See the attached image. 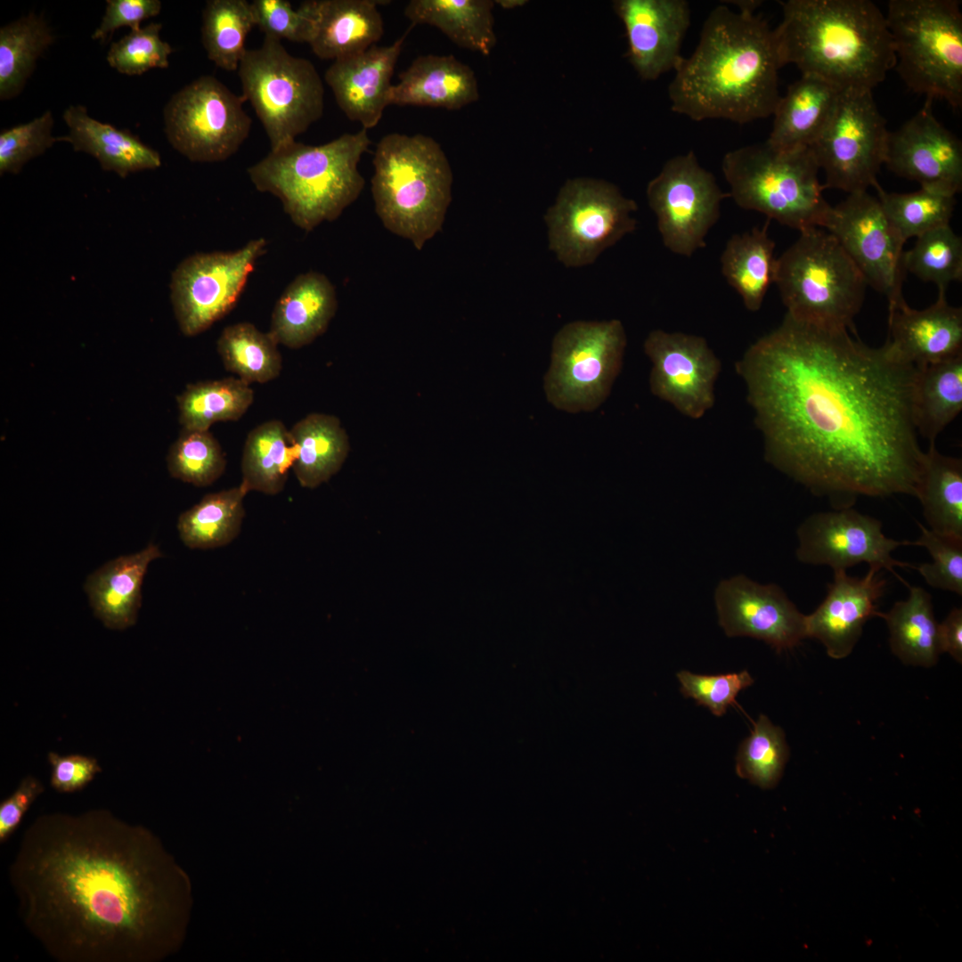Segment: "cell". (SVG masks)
<instances>
[{"instance_id": "obj_1", "label": "cell", "mask_w": 962, "mask_h": 962, "mask_svg": "<svg viewBox=\"0 0 962 962\" xmlns=\"http://www.w3.org/2000/svg\"><path fill=\"white\" fill-rule=\"evenodd\" d=\"M785 315L735 363L764 458L815 495L915 496L924 452L912 398L917 368L885 342Z\"/></svg>"}, {"instance_id": "obj_2", "label": "cell", "mask_w": 962, "mask_h": 962, "mask_svg": "<svg viewBox=\"0 0 962 962\" xmlns=\"http://www.w3.org/2000/svg\"><path fill=\"white\" fill-rule=\"evenodd\" d=\"M153 837L103 809L38 816L9 868L19 916L60 962H149L165 901Z\"/></svg>"}, {"instance_id": "obj_3", "label": "cell", "mask_w": 962, "mask_h": 962, "mask_svg": "<svg viewBox=\"0 0 962 962\" xmlns=\"http://www.w3.org/2000/svg\"><path fill=\"white\" fill-rule=\"evenodd\" d=\"M782 68L773 29L762 17L721 4L706 17L694 52L668 86L673 112L694 121L746 124L771 116Z\"/></svg>"}, {"instance_id": "obj_4", "label": "cell", "mask_w": 962, "mask_h": 962, "mask_svg": "<svg viewBox=\"0 0 962 962\" xmlns=\"http://www.w3.org/2000/svg\"><path fill=\"white\" fill-rule=\"evenodd\" d=\"M773 29L781 67L841 92L873 91L895 66L885 15L869 0H787Z\"/></svg>"}, {"instance_id": "obj_5", "label": "cell", "mask_w": 962, "mask_h": 962, "mask_svg": "<svg viewBox=\"0 0 962 962\" xmlns=\"http://www.w3.org/2000/svg\"><path fill=\"white\" fill-rule=\"evenodd\" d=\"M371 144L366 129L321 145L296 140L248 168L256 189L277 197L295 225L310 232L336 220L363 190L358 170Z\"/></svg>"}, {"instance_id": "obj_6", "label": "cell", "mask_w": 962, "mask_h": 962, "mask_svg": "<svg viewBox=\"0 0 962 962\" xmlns=\"http://www.w3.org/2000/svg\"><path fill=\"white\" fill-rule=\"evenodd\" d=\"M371 193L383 226L417 250L441 231L452 201V172L432 137L390 133L373 157Z\"/></svg>"}, {"instance_id": "obj_7", "label": "cell", "mask_w": 962, "mask_h": 962, "mask_svg": "<svg viewBox=\"0 0 962 962\" xmlns=\"http://www.w3.org/2000/svg\"><path fill=\"white\" fill-rule=\"evenodd\" d=\"M774 283L788 317L814 327L855 333L854 318L868 286L862 273L826 229L800 232L777 258Z\"/></svg>"}, {"instance_id": "obj_8", "label": "cell", "mask_w": 962, "mask_h": 962, "mask_svg": "<svg viewBox=\"0 0 962 962\" xmlns=\"http://www.w3.org/2000/svg\"><path fill=\"white\" fill-rule=\"evenodd\" d=\"M722 171L740 208L800 232L824 227L831 205L811 148L781 151L766 141L742 146L724 155Z\"/></svg>"}, {"instance_id": "obj_9", "label": "cell", "mask_w": 962, "mask_h": 962, "mask_svg": "<svg viewBox=\"0 0 962 962\" xmlns=\"http://www.w3.org/2000/svg\"><path fill=\"white\" fill-rule=\"evenodd\" d=\"M885 15L899 76L925 100L962 106V12L958 0H890Z\"/></svg>"}, {"instance_id": "obj_10", "label": "cell", "mask_w": 962, "mask_h": 962, "mask_svg": "<svg viewBox=\"0 0 962 962\" xmlns=\"http://www.w3.org/2000/svg\"><path fill=\"white\" fill-rule=\"evenodd\" d=\"M242 96L254 108L275 151L306 132L323 113L324 87L314 65L265 36L238 68Z\"/></svg>"}, {"instance_id": "obj_11", "label": "cell", "mask_w": 962, "mask_h": 962, "mask_svg": "<svg viewBox=\"0 0 962 962\" xmlns=\"http://www.w3.org/2000/svg\"><path fill=\"white\" fill-rule=\"evenodd\" d=\"M626 343L619 320L565 325L554 338L544 377L548 401L572 413L595 410L621 371Z\"/></svg>"}, {"instance_id": "obj_12", "label": "cell", "mask_w": 962, "mask_h": 962, "mask_svg": "<svg viewBox=\"0 0 962 962\" xmlns=\"http://www.w3.org/2000/svg\"><path fill=\"white\" fill-rule=\"evenodd\" d=\"M637 203L613 183L568 180L545 216L549 247L568 267L593 263L606 249L636 228Z\"/></svg>"}, {"instance_id": "obj_13", "label": "cell", "mask_w": 962, "mask_h": 962, "mask_svg": "<svg viewBox=\"0 0 962 962\" xmlns=\"http://www.w3.org/2000/svg\"><path fill=\"white\" fill-rule=\"evenodd\" d=\"M245 102L216 77L200 76L176 92L164 108L168 143L193 162L227 159L250 131Z\"/></svg>"}, {"instance_id": "obj_14", "label": "cell", "mask_w": 962, "mask_h": 962, "mask_svg": "<svg viewBox=\"0 0 962 962\" xmlns=\"http://www.w3.org/2000/svg\"><path fill=\"white\" fill-rule=\"evenodd\" d=\"M888 134L872 91L842 92L832 118L811 147L825 174L824 189L851 194L879 184Z\"/></svg>"}, {"instance_id": "obj_15", "label": "cell", "mask_w": 962, "mask_h": 962, "mask_svg": "<svg viewBox=\"0 0 962 962\" xmlns=\"http://www.w3.org/2000/svg\"><path fill=\"white\" fill-rule=\"evenodd\" d=\"M727 196L693 151L668 159L647 186L648 202L664 247L684 257L705 246Z\"/></svg>"}, {"instance_id": "obj_16", "label": "cell", "mask_w": 962, "mask_h": 962, "mask_svg": "<svg viewBox=\"0 0 962 962\" xmlns=\"http://www.w3.org/2000/svg\"><path fill=\"white\" fill-rule=\"evenodd\" d=\"M266 245L259 238L235 251L197 253L175 267L170 298L183 335L205 331L234 307Z\"/></svg>"}, {"instance_id": "obj_17", "label": "cell", "mask_w": 962, "mask_h": 962, "mask_svg": "<svg viewBox=\"0 0 962 962\" xmlns=\"http://www.w3.org/2000/svg\"><path fill=\"white\" fill-rule=\"evenodd\" d=\"M823 228L837 240L867 284L886 297L889 309L905 301L906 241L887 218L877 197L868 192L848 194L831 206Z\"/></svg>"}, {"instance_id": "obj_18", "label": "cell", "mask_w": 962, "mask_h": 962, "mask_svg": "<svg viewBox=\"0 0 962 962\" xmlns=\"http://www.w3.org/2000/svg\"><path fill=\"white\" fill-rule=\"evenodd\" d=\"M796 534L795 554L802 563L827 566L834 571H846L867 563L889 571L907 587L909 585L894 568L915 566L895 559L893 551L912 542L887 537L881 521L852 507L813 513L799 526Z\"/></svg>"}, {"instance_id": "obj_19", "label": "cell", "mask_w": 962, "mask_h": 962, "mask_svg": "<svg viewBox=\"0 0 962 962\" xmlns=\"http://www.w3.org/2000/svg\"><path fill=\"white\" fill-rule=\"evenodd\" d=\"M643 348L652 363L648 383L655 396L691 420L714 406L722 363L705 338L657 329Z\"/></svg>"}, {"instance_id": "obj_20", "label": "cell", "mask_w": 962, "mask_h": 962, "mask_svg": "<svg viewBox=\"0 0 962 962\" xmlns=\"http://www.w3.org/2000/svg\"><path fill=\"white\" fill-rule=\"evenodd\" d=\"M714 601L719 624L729 637L761 640L778 652L806 638L805 616L775 583L736 575L717 585Z\"/></svg>"}, {"instance_id": "obj_21", "label": "cell", "mask_w": 962, "mask_h": 962, "mask_svg": "<svg viewBox=\"0 0 962 962\" xmlns=\"http://www.w3.org/2000/svg\"><path fill=\"white\" fill-rule=\"evenodd\" d=\"M932 103L925 100L914 116L889 132L884 165L920 187L955 196L962 189V143L935 118Z\"/></svg>"}, {"instance_id": "obj_22", "label": "cell", "mask_w": 962, "mask_h": 962, "mask_svg": "<svg viewBox=\"0 0 962 962\" xmlns=\"http://www.w3.org/2000/svg\"><path fill=\"white\" fill-rule=\"evenodd\" d=\"M614 10L628 40V58L644 80L675 70L683 56L681 44L690 25L686 0H616Z\"/></svg>"}, {"instance_id": "obj_23", "label": "cell", "mask_w": 962, "mask_h": 962, "mask_svg": "<svg viewBox=\"0 0 962 962\" xmlns=\"http://www.w3.org/2000/svg\"><path fill=\"white\" fill-rule=\"evenodd\" d=\"M881 570L869 567L863 577L850 576L845 570L834 571L826 598L805 616L806 638L820 641L831 658L848 656L866 622L877 616V602L886 587Z\"/></svg>"}, {"instance_id": "obj_24", "label": "cell", "mask_w": 962, "mask_h": 962, "mask_svg": "<svg viewBox=\"0 0 962 962\" xmlns=\"http://www.w3.org/2000/svg\"><path fill=\"white\" fill-rule=\"evenodd\" d=\"M409 29L393 44L372 45L366 51L336 60L325 72L337 104L363 129L376 126L389 104L391 79Z\"/></svg>"}, {"instance_id": "obj_25", "label": "cell", "mask_w": 962, "mask_h": 962, "mask_svg": "<svg viewBox=\"0 0 962 962\" xmlns=\"http://www.w3.org/2000/svg\"><path fill=\"white\" fill-rule=\"evenodd\" d=\"M901 361L920 368L962 353V309L938 293L930 306L917 310L903 301L889 309L885 341Z\"/></svg>"}, {"instance_id": "obj_26", "label": "cell", "mask_w": 962, "mask_h": 962, "mask_svg": "<svg viewBox=\"0 0 962 962\" xmlns=\"http://www.w3.org/2000/svg\"><path fill=\"white\" fill-rule=\"evenodd\" d=\"M472 69L453 55H420L399 74L389 104L460 110L478 100Z\"/></svg>"}, {"instance_id": "obj_27", "label": "cell", "mask_w": 962, "mask_h": 962, "mask_svg": "<svg viewBox=\"0 0 962 962\" xmlns=\"http://www.w3.org/2000/svg\"><path fill=\"white\" fill-rule=\"evenodd\" d=\"M338 308L329 278L315 271L297 276L277 300L269 332L278 344L298 349L323 334Z\"/></svg>"}, {"instance_id": "obj_28", "label": "cell", "mask_w": 962, "mask_h": 962, "mask_svg": "<svg viewBox=\"0 0 962 962\" xmlns=\"http://www.w3.org/2000/svg\"><path fill=\"white\" fill-rule=\"evenodd\" d=\"M841 93L818 77L802 75L780 96L766 143L781 151L811 148L832 118Z\"/></svg>"}, {"instance_id": "obj_29", "label": "cell", "mask_w": 962, "mask_h": 962, "mask_svg": "<svg viewBox=\"0 0 962 962\" xmlns=\"http://www.w3.org/2000/svg\"><path fill=\"white\" fill-rule=\"evenodd\" d=\"M160 557L159 547L150 543L139 552L107 562L87 577L85 591L91 607L107 628L124 630L135 624L148 566Z\"/></svg>"}, {"instance_id": "obj_30", "label": "cell", "mask_w": 962, "mask_h": 962, "mask_svg": "<svg viewBox=\"0 0 962 962\" xmlns=\"http://www.w3.org/2000/svg\"><path fill=\"white\" fill-rule=\"evenodd\" d=\"M63 119L69 134L58 137V142H68L74 151L93 156L105 171L125 178L131 173L156 169L161 165L158 151L129 130H120L93 118L83 105H70L64 111Z\"/></svg>"}, {"instance_id": "obj_31", "label": "cell", "mask_w": 962, "mask_h": 962, "mask_svg": "<svg viewBox=\"0 0 962 962\" xmlns=\"http://www.w3.org/2000/svg\"><path fill=\"white\" fill-rule=\"evenodd\" d=\"M379 1L316 0V23L309 43L323 60H339L375 45L384 33Z\"/></svg>"}, {"instance_id": "obj_32", "label": "cell", "mask_w": 962, "mask_h": 962, "mask_svg": "<svg viewBox=\"0 0 962 962\" xmlns=\"http://www.w3.org/2000/svg\"><path fill=\"white\" fill-rule=\"evenodd\" d=\"M491 0H412L404 8L412 26L437 28L460 47L488 55L496 45Z\"/></svg>"}, {"instance_id": "obj_33", "label": "cell", "mask_w": 962, "mask_h": 962, "mask_svg": "<svg viewBox=\"0 0 962 962\" xmlns=\"http://www.w3.org/2000/svg\"><path fill=\"white\" fill-rule=\"evenodd\" d=\"M769 220L762 227L733 234L721 255V271L750 312H757L771 283L777 258L775 242L768 233Z\"/></svg>"}, {"instance_id": "obj_34", "label": "cell", "mask_w": 962, "mask_h": 962, "mask_svg": "<svg viewBox=\"0 0 962 962\" xmlns=\"http://www.w3.org/2000/svg\"><path fill=\"white\" fill-rule=\"evenodd\" d=\"M908 588L905 600L895 602L886 613L878 612L877 616L885 621L891 650L903 664L930 667L942 654L932 597L921 587Z\"/></svg>"}, {"instance_id": "obj_35", "label": "cell", "mask_w": 962, "mask_h": 962, "mask_svg": "<svg viewBox=\"0 0 962 962\" xmlns=\"http://www.w3.org/2000/svg\"><path fill=\"white\" fill-rule=\"evenodd\" d=\"M297 448L294 474L301 486L315 488L327 482L343 465L349 440L334 415L310 413L290 429Z\"/></svg>"}, {"instance_id": "obj_36", "label": "cell", "mask_w": 962, "mask_h": 962, "mask_svg": "<svg viewBox=\"0 0 962 962\" xmlns=\"http://www.w3.org/2000/svg\"><path fill=\"white\" fill-rule=\"evenodd\" d=\"M962 410V353L917 368L912 416L917 433L935 444Z\"/></svg>"}, {"instance_id": "obj_37", "label": "cell", "mask_w": 962, "mask_h": 962, "mask_svg": "<svg viewBox=\"0 0 962 962\" xmlns=\"http://www.w3.org/2000/svg\"><path fill=\"white\" fill-rule=\"evenodd\" d=\"M929 529L962 538V461L941 453L935 444L924 452L916 489Z\"/></svg>"}, {"instance_id": "obj_38", "label": "cell", "mask_w": 962, "mask_h": 962, "mask_svg": "<svg viewBox=\"0 0 962 962\" xmlns=\"http://www.w3.org/2000/svg\"><path fill=\"white\" fill-rule=\"evenodd\" d=\"M297 458L290 430L278 420L265 421L248 435L241 458V484L248 491L281 493Z\"/></svg>"}, {"instance_id": "obj_39", "label": "cell", "mask_w": 962, "mask_h": 962, "mask_svg": "<svg viewBox=\"0 0 962 962\" xmlns=\"http://www.w3.org/2000/svg\"><path fill=\"white\" fill-rule=\"evenodd\" d=\"M249 493L240 485L205 495L197 504L183 512L177 529L183 542L190 549H214L224 546L240 534L245 515L243 499Z\"/></svg>"}, {"instance_id": "obj_40", "label": "cell", "mask_w": 962, "mask_h": 962, "mask_svg": "<svg viewBox=\"0 0 962 962\" xmlns=\"http://www.w3.org/2000/svg\"><path fill=\"white\" fill-rule=\"evenodd\" d=\"M183 429L208 430L216 422L238 420L254 401L249 384L239 378L189 384L177 396Z\"/></svg>"}, {"instance_id": "obj_41", "label": "cell", "mask_w": 962, "mask_h": 962, "mask_svg": "<svg viewBox=\"0 0 962 962\" xmlns=\"http://www.w3.org/2000/svg\"><path fill=\"white\" fill-rule=\"evenodd\" d=\"M46 21L34 12L0 29V99L22 91L40 55L53 43Z\"/></svg>"}, {"instance_id": "obj_42", "label": "cell", "mask_w": 962, "mask_h": 962, "mask_svg": "<svg viewBox=\"0 0 962 962\" xmlns=\"http://www.w3.org/2000/svg\"><path fill=\"white\" fill-rule=\"evenodd\" d=\"M278 345L270 332L260 331L250 322H238L223 330L216 348L228 371L249 384H263L281 373Z\"/></svg>"}, {"instance_id": "obj_43", "label": "cell", "mask_w": 962, "mask_h": 962, "mask_svg": "<svg viewBox=\"0 0 962 962\" xmlns=\"http://www.w3.org/2000/svg\"><path fill=\"white\" fill-rule=\"evenodd\" d=\"M255 26L251 3L207 1L202 12L201 40L208 58L222 69L237 70L247 51V37Z\"/></svg>"}, {"instance_id": "obj_44", "label": "cell", "mask_w": 962, "mask_h": 962, "mask_svg": "<svg viewBox=\"0 0 962 962\" xmlns=\"http://www.w3.org/2000/svg\"><path fill=\"white\" fill-rule=\"evenodd\" d=\"M887 218L906 241L938 227L950 225L956 205L954 195L920 187L908 192H887L875 187Z\"/></svg>"}, {"instance_id": "obj_45", "label": "cell", "mask_w": 962, "mask_h": 962, "mask_svg": "<svg viewBox=\"0 0 962 962\" xmlns=\"http://www.w3.org/2000/svg\"><path fill=\"white\" fill-rule=\"evenodd\" d=\"M903 252V266L921 281L946 293L950 282L962 280V239L950 225L931 230Z\"/></svg>"}, {"instance_id": "obj_46", "label": "cell", "mask_w": 962, "mask_h": 962, "mask_svg": "<svg viewBox=\"0 0 962 962\" xmlns=\"http://www.w3.org/2000/svg\"><path fill=\"white\" fill-rule=\"evenodd\" d=\"M788 756L784 731L761 714L738 748L736 772L761 788H772L779 783Z\"/></svg>"}, {"instance_id": "obj_47", "label": "cell", "mask_w": 962, "mask_h": 962, "mask_svg": "<svg viewBox=\"0 0 962 962\" xmlns=\"http://www.w3.org/2000/svg\"><path fill=\"white\" fill-rule=\"evenodd\" d=\"M171 477L195 486H208L224 473L226 461L219 442L208 430L183 429L167 456Z\"/></svg>"}, {"instance_id": "obj_48", "label": "cell", "mask_w": 962, "mask_h": 962, "mask_svg": "<svg viewBox=\"0 0 962 962\" xmlns=\"http://www.w3.org/2000/svg\"><path fill=\"white\" fill-rule=\"evenodd\" d=\"M160 23H150L131 30L120 40L111 44L107 54L110 66L121 74L142 75L151 69H166L173 49L163 41Z\"/></svg>"}, {"instance_id": "obj_49", "label": "cell", "mask_w": 962, "mask_h": 962, "mask_svg": "<svg viewBox=\"0 0 962 962\" xmlns=\"http://www.w3.org/2000/svg\"><path fill=\"white\" fill-rule=\"evenodd\" d=\"M919 538L912 545L927 550L932 562L915 568L927 584L935 589L962 595V538L939 534L918 523Z\"/></svg>"}, {"instance_id": "obj_50", "label": "cell", "mask_w": 962, "mask_h": 962, "mask_svg": "<svg viewBox=\"0 0 962 962\" xmlns=\"http://www.w3.org/2000/svg\"><path fill=\"white\" fill-rule=\"evenodd\" d=\"M251 6L256 26L265 36L310 43L316 23V0L304 1L297 10L287 0H254Z\"/></svg>"}, {"instance_id": "obj_51", "label": "cell", "mask_w": 962, "mask_h": 962, "mask_svg": "<svg viewBox=\"0 0 962 962\" xmlns=\"http://www.w3.org/2000/svg\"><path fill=\"white\" fill-rule=\"evenodd\" d=\"M53 118L50 110L33 120L0 133V174H19L26 163L52 147Z\"/></svg>"}, {"instance_id": "obj_52", "label": "cell", "mask_w": 962, "mask_h": 962, "mask_svg": "<svg viewBox=\"0 0 962 962\" xmlns=\"http://www.w3.org/2000/svg\"><path fill=\"white\" fill-rule=\"evenodd\" d=\"M677 678L681 693L707 707L715 716L724 715L727 708L736 703L738 693L754 683L747 671L716 675L681 671Z\"/></svg>"}, {"instance_id": "obj_53", "label": "cell", "mask_w": 962, "mask_h": 962, "mask_svg": "<svg viewBox=\"0 0 962 962\" xmlns=\"http://www.w3.org/2000/svg\"><path fill=\"white\" fill-rule=\"evenodd\" d=\"M161 5L159 0H107L105 13L92 38L104 42L121 27L138 29L142 21L160 12Z\"/></svg>"}, {"instance_id": "obj_54", "label": "cell", "mask_w": 962, "mask_h": 962, "mask_svg": "<svg viewBox=\"0 0 962 962\" xmlns=\"http://www.w3.org/2000/svg\"><path fill=\"white\" fill-rule=\"evenodd\" d=\"M47 760L51 766L50 784L61 793H71L82 789L102 771L98 761L92 756L60 755L57 753L49 752Z\"/></svg>"}, {"instance_id": "obj_55", "label": "cell", "mask_w": 962, "mask_h": 962, "mask_svg": "<svg viewBox=\"0 0 962 962\" xmlns=\"http://www.w3.org/2000/svg\"><path fill=\"white\" fill-rule=\"evenodd\" d=\"M42 782L32 775L21 779L14 792L0 804V842H5L16 830L22 817L44 792Z\"/></svg>"}, {"instance_id": "obj_56", "label": "cell", "mask_w": 962, "mask_h": 962, "mask_svg": "<svg viewBox=\"0 0 962 962\" xmlns=\"http://www.w3.org/2000/svg\"><path fill=\"white\" fill-rule=\"evenodd\" d=\"M942 653H949L957 662H962V609L954 607L938 624Z\"/></svg>"}, {"instance_id": "obj_57", "label": "cell", "mask_w": 962, "mask_h": 962, "mask_svg": "<svg viewBox=\"0 0 962 962\" xmlns=\"http://www.w3.org/2000/svg\"><path fill=\"white\" fill-rule=\"evenodd\" d=\"M728 3L737 6L738 12L754 13L755 10L762 4V2L759 0H740L728 1Z\"/></svg>"}, {"instance_id": "obj_58", "label": "cell", "mask_w": 962, "mask_h": 962, "mask_svg": "<svg viewBox=\"0 0 962 962\" xmlns=\"http://www.w3.org/2000/svg\"><path fill=\"white\" fill-rule=\"evenodd\" d=\"M495 3L500 4L504 9H512V8H515V7H518V6H520V5L524 4L525 3H526V1H522V0H498V1H495Z\"/></svg>"}]
</instances>
